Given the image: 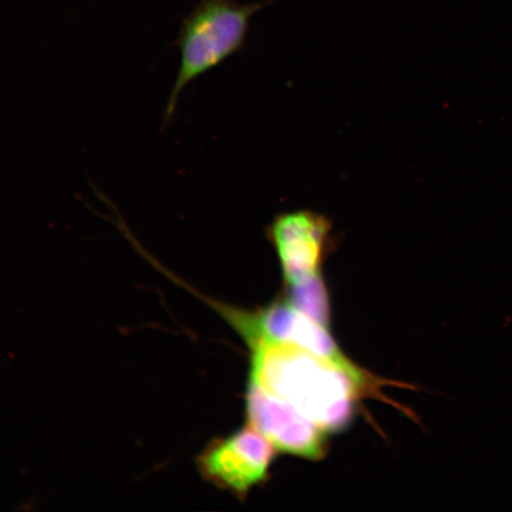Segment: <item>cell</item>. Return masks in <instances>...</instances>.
Instances as JSON below:
<instances>
[{"label":"cell","mask_w":512,"mask_h":512,"mask_svg":"<svg viewBox=\"0 0 512 512\" xmlns=\"http://www.w3.org/2000/svg\"><path fill=\"white\" fill-rule=\"evenodd\" d=\"M277 448L247 424L224 438H215L198 454L196 465L206 482L241 499L270 477Z\"/></svg>","instance_id":"4"},{"label":"cell","mask_w":512,"mask_h":512,"mask_svg":"<svg viewBox=\"0 0 512 512\" xmlns=\"http://www.w3.org/2000/svg\"><path fill=\"white\" fill-rule=\"evenodd\" d=\"M247 424L271 441L278 451L311 460L322 459L329 434L285 403L248 387Z\"/></svg>","instance_id":"5"},{"label":"cell","mask_w":512,"mask_h":512,"mask_svg":"<svg viewBox=\"0 0 512 512\" xmlns=\"http://www.w3.org/2000/svg\"><path fill=\"white\" fill-rule=\"evenodd\" d=\"M278 0L241 4L236 0H200L187 16L174 43L181 62L165 102L163 128L174 124L181 96L191 83L220 67L246 46L253 17Z\"/></svg>","instance_id":"2"},{"label":"cell","mask_w":512,"mask_h":512,"mask_svg":"<svg viewBox=\"0 0 512 512\" xmlns=\"http://www.w3.org/2000/svg\"><path fill=\"white\" fill-rule=\"evenodd\" d=\"M251 350L248 387L285 403L329 435L348 427L364 396L388 384L350 360L326 357L290 339L235 330Z\"/></svg>","instance_id":"1"},{"label":"cell","mask_w":512,"mask_h":512,"mask_svg":"<svg viewBox=\"0 0 512 512\" xmlns=\"http://www.w3.org/2000/svg\"><path fill=\"white\" fill-rule=\"evenodd\" d=\"M265 234L278 256L284 288L323 278L325 261L338 241L330 217L309 209L278 214Z\"/></svg>","instance_id":"3"}]
</instances>
